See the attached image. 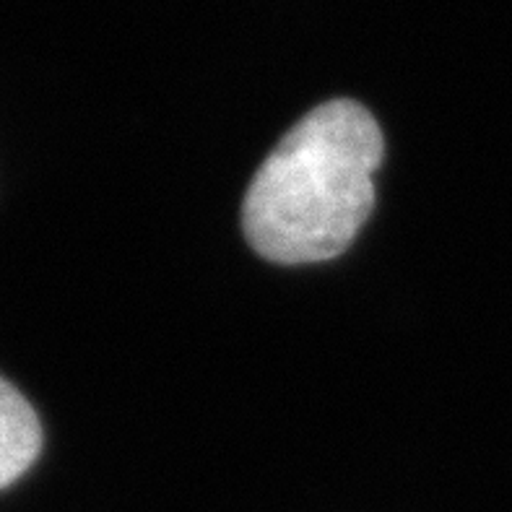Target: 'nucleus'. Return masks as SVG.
<instances>
[{"label": "nucleus", "mask_w": 512, "mask_h": 512, "mask_svg": "<svg viewBox=\"0 0 512 512\" xmlns=\"http://www.w3.org/2000/svg\"><path fill=\"white\" fill-rule=\"evenodd\" d=\"M42 427L32 403L0 377V489L11 487L37 461Z\"/></svg>", "instance_id": "2"}, {"label": "nucleus", "mask_w": 512, "mask_h": 512, "mask_svg": "<svg viewBox=\"0 0 512 512\" xmlns=\"http://www.w3.org/2000/svg\"><path fill=\"white\" fill-rule=\"evenodd\" d=\"M383 151V130L362 104L333 99L307 112L245 193L242 229L255 253L281 266L344 253L372 214Z\"/></svg>", "instance_id": "1"}]
</instances>
